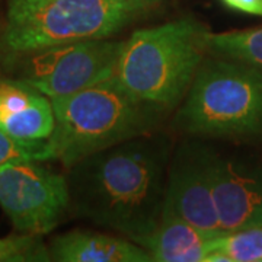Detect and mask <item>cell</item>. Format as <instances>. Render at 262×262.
I'll list each match as a JSON object with an SVG mask.
<instances>
[{"label": "cell", "mask_w": 262, "mask_h": 262, "mask_svg": "<svg viewBox=\"0 0 262 262\" xmlns=\"http://www.w3.org/2000/svg\"><path fill=\"white\" fill-rule=\"evenodd\" d=\"M51 261L48 246L38 234H15L0 237V262Z\"/></svg>", "instance_id": "9a60e30c"}, {"label": "cell", "mask_w": 262, "mask_h": 262, "mask_svg": "<svg viewBox=\"0 0 262 262\" xmlns=\"http://www.w3.org/2000/svg\"><path fill=\"white\" fill-rule=\"evenodd\" d=\"M173 128L189 137H262V70L207 56L177 108Z\"/></svg>", "instance_id": "5b68a950"}, {"label": "cell", "mask_w": 262, "mask_h": 262, "mask_svg": "<svg viewBox=\"0 0 262 262\" xmlns=\"http://www.w3.org/2000/svg\"><path fill=\"white\" fill-rule=\"evenodd\" d=\"M213 239L163 204L158 226L139 245L153 262H207Z\"/></svg>", "instance_id": "7c38bea8"}, {"label": "cell", "mask_w": 262, "mask_h": 262, "mask_svg": "<svg viewBox=\"0 0 262 262\" xmlns=\"http://www.w3.org/2000/svg\"><path fill=\"white\" fill-rule=\"evenodd\" d=\"M165 206L210 237L223 234L213 194L208 146L198 137L182 141L172 150Z\"/></svg>", "instance_id": "ba28073f"}, {"label": "cell", "mask_w": 262, "mask_h": 262, "mask_svg": "<svg viewBox=\"0 0 262 262\" xmlns=\"http://www.w3.org/2000/svg\"><path fill=\"white\" fill-rule=\"evenodd\" d=\"M48 251L58 262H153L149 251L128 237L83 229L56 236Z\"/></svg>", "instance_id": "8fae6325"}, {"label": "cell", "mask_w": 262, "mask_h": 262, "mask_svg": "<svg viewBox=\"0 0 262 262\" xmlns=\"http://www.w3.org/2000/svg\"><path fill=\"white\" fill-rule=\"evenodd\" d=\"M19 160H53L50 139L44 141H22L0 130V166Z\"/></svg>", "instance_id": "2e32d148"}, {"label": "cell", "mask_w": 262, "mask_h": 262, "mask_svg": "<svg viewBox=\"0 0 262 262\" xmlns=\"http://www.w3.org/2000/svg\"><path fill=\"white\" fill-rule=\"evenodd\" d=\"M39 163L19 160L0 166V207L18 232L42 236L63 220L70 195L67 178Z\"/></svg>", "instance_id": "52a82bcc"}, {"label": "cell", "mask_w": 262, "mask_h": 262, "mask_svg": "<svg viewBox=\"0 0 262 262\" xmlns=\"http://www.w3.org/2000/svg\"><path fill=\"white\" fill-rule=\"evenodd\" d=\"M124 41L88 39L9 56L16 79L50 99L73 95L113 77Z\"/></svg>", "instance_id": "8992f818"}, {"label": "cell", "mask_w": 262, "mask_h": 262, "mask_svg": "<svg viewBox=\"0 0 262 262\" xmlns=\"http://www.w3.org/2000/svg\"><path fill=\"white\" fill-rule=\"evenodd\" d=\"M56 118L51 99L20 79L0 77V130L22 141L48 140Z\"/></svg>", "instance_id": "30bf717a"}, {"label": "cell", "mask_w": 262, "mask_h": 262, "mask_svg": "<svg viewBox=\"0 0 262 262\" xmlns=\"http://www.w3.org/2000/svg\"><path fill=\"white\" fill-rule=\"evenodd\" d=\"M208 51L213 56L234 60L262 70V27L220 34L211 32Z\"/></svg>", "instance_id": "4fadbf2b"}, {"label": "cell", "mask_w": 262, "mask_h": 262, "mask_svg": "<svg viewBox=\"0 0 262 262\" xmlns=\"http://www.w3.org/2000/svg\"><path fill=\"white\" fill-rule=\"evenodd\" d=\"M207 262H262V226L214 237Z\"/></svg>", "instance_id": "5bb4252c"}, {"label": "cell", "mask_w": 262, "mask_h": 262, "mask_svg": "<svg viewBox=\"0 0 262 262\" xmlns=\"http://www.w3.org/2000/svg\"><path fill=\"white\" fill-rule=\"evenodd\" d=\"M210 29L194 18L134 31L124 41L115 79L143 102L178 108L208 51Z\"/></svg>", "instance_id": "7a4b0ae2"}, {"label": "cell", "mask_w": 262, "mask_h": 262, "mask_svg": "<svg viewBox=\"0 0 262 262\" xmlns=\"http://www.w3.org/2000/svg\"><path fill=\"white\" fill-rule=\"evenodd\" d=\"M162 0H9L0 44L8 56L88 39H106Z\"/></svg>", "instance_id": "277c9868"}, {"label": "cell", "mask_w": 262, "mask_h": 262, "mask_svg": "<svg viewBox=\"0 0 262 262\" xmlns=\"http://www.w3.org/2000/svg\"><path fill=\"white\" fill-rule=\"evenodd\" d=\"M53 160L72 168L89 155L158 130L166 111L137 99L115 76L73 95L53 98Z\"/></svg>", "instance_id": "3957f363"}, {"label": "cell", "mask_w": 262, "mask_h": 262, "mask_svg": "<svg viewBox=\"0 0 262 262\" xmlns=\"http://www.w3.org/2000/svg\"><path fill=\"white\" fill-rule=\"evenodd\" d=\"M172 150L156 130L79 160L66 177L69 210L139 244L159 223Z\"/></svg>", "instance_id": "6da1fadb"}, {"label": "cell", "mask_w": 262, "mask_h": 262, "mask_svg": "<svg viewBox=\"0 0 262 262\" xmlns=\"http://www.w3.org/2000/svg\"><path fill=\"white\" fill-rule=\"evenodd\" d=\"M222 2L230 9L262 16V0H222Z\"/></svg>", "instance_id": "e0dca14e"}, {"label": "cell", "mask_w": 262, "mask_h": 262, "mask_svg": "<svg viewBox=\"0 0 262 262\" xmlns=\"http://www.w3.org/2000/svg\"><path fill=\"white\" fill-rule=\"evenodd\" d=\"M213 194L222 232L262 226V166L208 147Z\"/></svg>", "instance_id": "9c48e42d"}]
</instances>
